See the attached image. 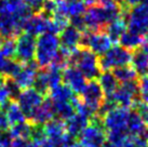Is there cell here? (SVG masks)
Masks as SVG:
<instances>
[{"instance_id":"obj_35","label":"cell","mask_w":148,"mask_h":147,"mask_svg":"<svg viewBox=\"0 0 148 147\" xmlns=\"http://www.w3.org/2000/svg\"><path fill=\"white\" fill-rule=\"evenodd\" d=\"M11 147H32V141L23 137H13Z\"/></svg>"},{"instance_id":"obj_12","label":"cell","mask_w":148,"mask_h":147,"mask_svg":"<svg viewBox=\"0 0 148 147\" xmlns=\"http://www.w3.org/2000/svg\"><path fill=\"white\" fill-rule=\"evenodd\" d=\"M49 20L50 17L42 12L32 14L25 20L23 24V30L34 37L40 36L41 34L47 33Z\"/></svg>"},{"instance_id":"obj_29","label":"cell","mask_w":148,"mask_h":147,"mask_svg":"<svg viewBox=\"0 0 148 147\" xmlns=\"http://www.w3.org/2000/svg\"><path fill=\"white\" fill-rule=\"evenodd\" d=\"M5 88L8 91L10 101H17V98L21 93L22 89L18 87L15 80L11 77H5Z\"/></svg>"},{"instance_id":"obj_42","label":"cell","mask_w":148,"mask_h":147,"mask_svg":"<svg viewBox=\"0 0 148 147\" xmlns=\"http://www.w3.org/2000/svg\"><path fill=\"white\" fill-rule=\"evenodd\" d=\"M143 3H145V4H148V0H140Z\"/></svg>"},{"instance_id":"obj_4","label":"cell","mask_w":148,"mask_h":147,"mask_svg":"<svg viewBox=\"0 0 148 147\" xmlns=\"http://www.w3.org/2000/svg\"><path fill=\"white\" fill-rule=\"evenodd\" d=\"M130 32L145 37L148 35V4H135L124 15Z\"/></svg>"},{"instance_id":"obj_32","label":"cell","mask_w":148,"mask_h":147,"mask_svg":"<svg viewBox=\"0 0 148 147\" xmlns=\"http://www.w3.org/2000/svg\"><path fill=\"white\" fill-rule=\"evenodd\" d=\"M10 101L9 94L5 88V77L0 76V107H2Z\"/></svg>"},{"instance_id":"obj_31","label":"cell","mask_w":148,"mask_h":147,"mask_svg":"<svg viewBox=\"0 0 148 147\" xmlns=\"http://www.w3.org/2000/svg\"><path fill=\"white\" fill-rule=\"evenodd\" d=\"M148 144L144 142L142 139H140L136 135H132V136H127L125 142L121 147H146Z\"/></svg>"},{"instance_id":"obj_14","label":"cell","mask_w":148,"mask_h":147,"mask_svg":"<svg viewBox=\"0 0 148 147\" xmlns=\"http://www.w3.org/2000/svg\"><path fill=\"white\" fill-rule=\"evenodd\" d=\"M38 73V65L35 61L29 62L27 64H23L18 73L13 77L18 87L22 90L30 88L34 84L35 78Z\"/></svg>"},{"instance_id":"obj_39","label":"cell","mask_w":148,"mask_h":147,"mask_svg":"<svg viewBox=\"0 0 148 147\" xmlns=\"http://www.w3.org/2000/svg\"><path fill=\"white\" fill-rule=\"evenodd\" d=\"M140 0H120L121 4L127 9H130V8H132V7H134L135 4L140 3Z\"/></svg>"},{"instance_id":"obj_7","label":"cell","mask_w":148,"mask_h":147,"mask_svg":"<svg viewBox=\"0 0 148 147\" xmlns=\"http://www.w3.org/2000/svg\"><path fill=\"white\" fill-rule=\"evenodd\" d=\"M36 53V37L27 33H22L16 38V50L14 58L22 64L35 61Z\"/></svg>"},{"instance_id":"obj_45","label":"cell","mask_w":148,"mask_h":147,"mask_svg":"<svg viewBox=\"0 0 148 147\" xmlns=\"http://www.w3.org/2000/svg\"><path fill=\"white\" fill-rule=\"evenodd\" d=\"M1 111H2V109H1V107H0V114H1Z\"/></svg>"},{"instance_id":"obj_33","label":"cell","mask_w":148,"mask_h":147,"mask_svg":"<svg viewBox=\"0 0 148 147\" xmlns=\"http://www.w3.org/2000/svg\"><path fill=\"white\" fill-rule=\"evenodd\" d=\"M70 25L74 26L76 29H78L79 32H84L86 29V23H84V19L82 15H76V16L70 17Z\"/></svg>"},{"instance_id":"obj_15","label":"cell","mask_w":148,"mask_h":147,"mask_svg":"<svg viewBox=\"0 0 148 147\" xmlns=\"http://www.w3.org/2000/svg\"><path fill=\"white\" fill-rule=\"evenodd\" d=\"M53 117H54V109H53L52 101L50 98H45L43 102L36 109L34 110L32 116L27 120L30 123H33V124L43 126L45 122H48L50 119H52Z\"/></svg>"},{"instance_id":"obj_46","label":"cell","mask_w":148,"mask_h":147,"mask_svg":"<svg viewBox=\"0 0 148 147\" xmlns=\"http://www.w3.org/2000/svg\"><path fill=\"white\" fill-rule=\"evenodd\" d=\"M1 133H2V131H1V129H0V135H1Z\"/></svg>"},{"instance_id":"obj_13","label":"cell","mask_w":148,"mask_h":147,"mask_svg":"<svg viewBox=\"0 0 148 147\" xmlns=\"http://www.w3.org/2000/svg\"><path fill=\"white\" fill-rule=\"evenodd\" d=\"M62 80H64L65 84H67L77 94H80L82 92L86 83V79L82 75V73L77 67L71 65L65 67L62 71Z\"/></svg>"},{"instance_id":"obj_10","label":"cell","mask_w":148,"mask_h":147,"mask_svg":"<svg viewBox=\"0 0 148 147\" xmlns=\"http://www.w3.org/2000/svg\"><path fill=\"white\" fill-rule=\"evenodd\" d=\"M80 94H81L80 98L86 104L96 110V113L105 100V93L102 90L99 81H96L95 79L89 80V82H86Z\"/></svg>"},{"instance_id":"obj_5","label":"cell","mask_w":148,"mask_h":147,"mask_svg":"<svg viewBox=\"0 0 148 147\" xmlns=\"http://www.w3.org/2000/svg\"><path fill=\"white\" fill-rule=\"evenodd\" d=\"M132 51L121 45H114L106 53L99 57V68L102 71L115 69L117 67L129 65L131 63Z\"/></svg>"},{"instance_id":"obj_19","label":"cell","mask_w":148,"mask_h":147,"mask_svg":"<svg viewBox=\"0 0 148 147\" xmlns=\"http://www.w3.org/2000/svg\"><path fill=\"white\" fill-rule=\"evenodd\" d=\"M43 130H45V136L50 141H55L66 133L65 123L58 118L50 119L48 122L43 124Z\"/></svg>"},{"instance_id":"obj_16","label":"cell","mask_w":148,"mask_h":147,"mask_svg":"<svg viewBox=\"0 0 148 147\" xmlns=\"http://www.w3.org/2000/svg\"><path fill=\"white\" fill-rule=\"evenodd\" d=\"M90 120L80 114L73 115L70 118L64 121L65 123V130L67 134L71 135L74 137H78L83 129L89 124Z\"/></svg>"},{"instance_id":"obj_37","label":"cell","mask_w":148,"mask_h":147,"mask_svg":"<svg viewBox=\"0 0 148 147\" xmlns=\"http://www.w3.org/2000/svg\"><path fill=\"white\" fill-rule=\"evenodd\" d=\"M32 147H55V146H54V144L48 137H45V139H40V141L32 142Z\"/></svg>"},{"instance_id":"obj_17","label":"cell","mask_w":148,"mask_h":147,"mask_svg":"<svg viewBox=\"0 0 148 147\" xmlns=\"http://www.w3.org/2000/svg\"><path fill=\"white\" fill-rule=\"evenodd\" d=\"M49 98L53 103H60V102H73L75 95L74 91L70 89L69 87L65 83H60L58 86L53 87L52 89H50Z\"/></svg>"},{"instance_id":"obj_21","label":"cell","mask_w":148,"mask_h":147,"mask_svg":"<svg viewBox=\"0 0 148 147\" xmlns=\"http://www.w3.org/2000/svg\"><path fill=\"white\" fill-rule=\"evenodd\" d=\"M99 83L105 95H109V94L114 93L119 87V82L110 70H106V71L101 73V75L99 76Z\"/></svg>"},{"instance_id":"obj_18","label":"cell","mask_w":148,"mask_h":147,"mask_svg":"<svg viewBox=\"0 0 148 147\" xmlns=\"http://www.w3.org/2000/svg\"><path fill=\"white\" fill-rule=\"evenodd\" d=\"M2 108H3V113L8 119L9 123H10V127L26 121V118H25L21 107L18 106L16 101H9Z\"/></svg>"},{"instance_id":"obj_25","label":"cell","mask_w":148,"mask_h":147,"mask_svg":"<svg viewBox=\"0 0 148 147\" xmlns=\"http://www.w3.org/2000/svg\"><path fill=\"white\" fill-rule=\"evenodd\" d=\"M53 109H54V116H56L58 119H61L63 121L70 118L73 115L76 114L75 107L71 102H60V103H53Z\"/></svg>"},{"instance_id":"obj_40","label":"cell","mask_w":148,"mask_h":147,"mask_svg":"<svg viewBox=\"0 0 148 147\" xmlns=\"http://www.w3.org/2000/svg\"><path fill=\"white\" fill-rule=\"evenodd\" d=\"M101 147H115V146H112V145H111L109 142H105V143H104Z\"/></svg>"},{"instance_id":"obj_23","label":"cell","mask_w":148,"mask_h":147,"mask_svg":"<svg viewBox=\"0 0 148 147\" xmlns=\"http://www.w3.org/2000/svg\"><path fill=\"white\" fill-rule=\"evenodd\" d=\"M146 123L142 120L140 115L136 113L134 109L129 110L127 114V130L129 134L131 135H138L140 132L143 130Z\"/></svg>"},{"instance_id":"obj_2","label":"cell","mask_w":148,"mask_h":147,"mask_svg":"<svg viewBox=\"0 0 148 147\" xmlns=\"http://www.w3.org/2000/svg\"><path fill=\"white\" fill-rule=\"evenodd\" d=\"M60 49V40L58 35L50 33H43L38 36L36 40V53H35V62L41 68L49 66Z\"/></svg>"},{"instance_id":"obj_28","label":"cell","mask_w":148,"mask_h":147,"mask_svg":"<svg viewBox=\"0 0 148 147\" xmlns=\"http://www.w3.org/2000/svg\"><path fill=\"white\" fill-rule=\"evenodd\" d=\"M15 50H16V39L15 38H9L3 39L1 41L0 45V53L4 55L5 57L12 58L15 55Z\"/></svg>"},{"instance_id":"obj_22","label":"cell","mask_w":148,"mask_h":147,"mask_svg":"<svg viewBox=\"0 0 148 147\" xmlns=\"http://www.w3.org/2000/svg\"><path fill=\"white\" fill-rule=\"evenodd\" d=\"M145 40H146L145 37L127 30V32H125L122 36L120 37L118 42L120 43L121 47H123V48L130 50V51H134L135 49L140 48V45L144 43Z\"/></svg>"},{"instance_id":"obj_36","label":"cell","mask_w":148,"mask_h":147,"mask_svg":"<svg viewBox=\"0 0 148 147\" xmlns=\"http://www.w3.org/2000/svg\"><path fill=\"white\" fill-rule=\"evenodd\" d=\"M12 137L9 134L8 131H4L0 135V147H11Z\"/></svg>"},{"instance_id":"obj_41","label":"cell","mask_w":148,"mask_h":147,"mask_svg":"<svg viewBox=\"0 0 148 147\" xmlns=\"http://www.w3.org/2000/svg\"><path fill=\"white\" fill-rule=\"evenodd\" d=\"M105 1H108V0H99V3H103V2H105ZM115 1H119L120 2V0H115ZM121 3V2H120Z\"/></svg>"},{"instance_id":"obj_38","label":"cell","mask_w":148,"mask_h":147,"mask_svg":"<svg viewBox=\"0 0 148 147\" xmlns=\"http://www.w3.org/2000/svg\"><path fill=\"white\" fill-rule=\"evenodd\" d=\"M0 129L2 132L8 131L10 129V123H9L8 119H7L3 111H1V114H0Z\"/></svg>"},{"instance_id":"obj_8","label":"cell","mask_w":148,"mask_h":147,"mask_svg":"<svg viewBox=\"0 0 148 147\" xmlns=\"http://www.w3.org/2000/svg\"><path fill=\"white\" fill-rule=\"evenodd\" d=\"M43 100H45V95H42L36 89L27 88V89L21 91L16 102L18 104V106L21 107L25 118L27 120L32 116L34 110L43 102Z\"/></svg>"},{"instance_id":"obj_11","label":"cell","mask_w":148,"mask_h":147,"mask_svg":"<svg viewBox=\"0 0 148 147\" xmlns=\"http://www.w3.org/2000/svg\"><path fill=\"white\" fill-rule=\"evenodd\" d=\"M60 49L69 56V54L80 45L81 32H79L78 29H76L71 25H67L60 33Z\"/></svg>"},{"instance_id":"obj_34","label":"cell","mask_w":148,"mask_h":147,"mask_svg":"<svg viewBox=\"0 0 148 147\" xmlns=\"http://www.w3.org/2000/svg\"><path fill=\"white\" fill-rule=\"evenodd\" d=\"M43 1L45 0H24V2L27 4V7L32 10V12L35 13H38L41 11Z\"/></svg>"},{"instance_id":"obj_26","label":"cell","mask_w":148,"mask_h":147,"mask_svg":"<svg viewBox=\"0 0 148 147\" xmlns=\"http://www.w3.org/2000/svg\"><path fill=\"white\" fill-rule=\"evenodd\" d=\"M32 130H33V123H30L28 120H26L24 122L17 123V124L10 127L8 132L12 139L13 137H23V139H30Z\"/></svg>"},{"instance_id":"obj_47","label":"cell","mask_w":148,"mask_h":147,"mask_svg":"<svg viewBox=\"0 0 148 147\" xmlns=\"http://www.w3.org/2000/svg\"><path fill=\"white\" fill-rule=\"evenodd\" d=\"M81 147H82V146H81Z\"/></svg>"},{"instance_id":"obj_6","label":"cell","mask_w":148,"mask_h":147,"mask_svg":"<svg viewBox=\"0 0 148 147\" xmlns=\"http://www.w3.org/2000/svg\"><path fill=\"white\" fill-rule=\"evenodd\" d=\"M112 42L107 36L105 32H92L86 29L81 34L80 45L83 48H88L97 56L105 54L111 48Z\"/></svg>"},{"instance_id":"obj_9","label":"cell","mask_w":148,"mask_h":147,"mask_svg":"<svg viewBox=\"0 0 148 147\" xmlns=\"http://www.w3.org/2000/svg\"><path fill=\"white\" fill-rule=\"evenodd\" d=\"M129 108L116 107L103 117V124L107 132L109 131H127V120ZM129 133V132H127Z\"/></svg>"},{"instance_id":"obj_27","label":"cell","mask_w":148,"mask_h":147,"mask_svg":"<svg viewBox=\"0 0 148 147\" xmlns=\"http://www.w3.org/2000/svg\"><path fill=\"white\" fill-rule=\"evenodd\" d=\"M86 5L82 0L66 1V15L68 19L76 15H82L86 12Z\"/></svg>"},{"instance_id":"obj_44","label":"cell","mask_w":148,"mask_h":147,"mask_svg":"<svg viewBox=\"0 0 148 147\" xmlns=\"http://www.w3.org/2000/svg\"><path fill=\"white\" fill-rule=\"evenodd\" d=\"M1 41H2V39H1V38H0V45H1Z\"/></svg>"},{"instance_id":"obj_43","label":"cell","mask_w":148,"mask_h":147,"mask_svg":"<svg viewBox=\"0 0 148 147\" xmlns=\"http://www.w3.org/2000/svg\"><path fill=\"white\" fill-rule=\"evenodd\" d=\"M66 1H76V0H66Z\"/></svg>"},{"instance_id":"obj_30","label":"cell","mask_w":148,"mask_h":147,"mask_svg":"<svg viewBox=\"0 0 148 147\" xmlns=\"http://www.w3.org/2000/svg\"><path fill=\"white\" fill-rule=\"evenodd\" d=\"M138 95L142 102L148 104V74L138 79Z\"/></svg>"},{"instance_id":"obj_3","label":"cell","mask_w":148,"mask_h":147,"mask_svg":"<svg viewBox=\"0 0 148 147\" xmlns=\"http://www.w3.org/2000/svg\"><path fill=\"white\" fill-rule=\"evenodd\" d=\"M78 144L82 147H101L107 139V133L103 124V118L95 114L90 122L78 136Z\"/></svg>"},{"instance_id":"obj_20","label":"cell","mask_w":148,"mask_h":147,"mask_svg":"<svg viewBox=\"0 0 148 147\" xmlns=\"http://www.w3.org/2000/svg\"><path fill=\"white\" fill-rule=\"evenodd\" d=\"M104 32L106 33L107 36L109 37L111 42H114V43L118 42L120 37L127 32V22H125V19L122 16L110 22L109 24L106 25Z\"/></svg>"},{"instance_id":"obj_24","label":"cell","mask_w":148,"mask_h":147,"mask_svg":"<svg viewBox=\"0 0 148 147\" xmlns=\"http://www.w3.org/2000/svg\"><path fill=\"white\" fill-rule=\"evenodd\" d=\"M112 74L116 77V79L118 80V82H121V83H125V82L136 80L137 76H138L135 70H134V68L130 64L121 66V67H117V68L114 69Z\"/></svg>"},{"instance_id":"obj_1","label":"cell","mask_w":148,"mask_h":147,"mask_svg":"<svg viewBox=\"0 0 148 147\" xmlns=\"http://www.w3.org/2000/svg\"><path fill=\"white\" fill-rule=\"evenodd\" d=\"M67 64L77 67L88 80L97 79L102 73L99 64V56L83 47H78L69 54Z\"/></svg>"}]
</instances>
